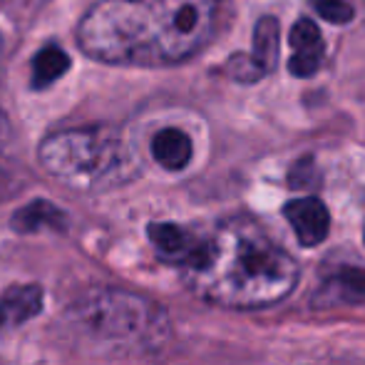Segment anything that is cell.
<instances>
[{"instance_id": "16", "label": "cell", "mask_w": 365, "mask_h": 365, "mask_svg": "<svg viewBox=\"0 0 365 365\" xmlns=\"http://www.w3.org/2000/svg\"><path fill=\"white\" fill-rule=\"evenodd\" d=\"M10 142H13V127H10V120L3 110H0V164H3L5 154L10 149Z\"/></svg>"}, {"instance_id": "9", "label": "cell", "mask_w": 365, "mask_h": 365, "mask_svg": "<svg viewBox=\"0 0 365 365\" xmlns=\"http://www.w3.org/2000/svg\"><path fill=\"white\" fill-rule=\"evenodd\" d=\"M43 311V289L38 284L10 286L0 296V331H10Z\"/></svg>"}, {"instance_id": "1", "label": "cell", "mask_w": 365, "mask_h": 365, "mask_svg": "<svg viewBox=\"0 0 365 365\" xmlns=\"http://www.w3.org/2000/svg\"><path fill=\"white\" fill-rule=\"evenodd\" d=\"M224 20L226 0H97L75 35L97 63L169 68L202 53Z\"/></svg>"}, {"instance_id": "15", "label": "cell", "mask_w": 365, "mask_h": 365, "mask_svg": "<svg viewBox=\"0 0 365 365\" xmlns=\"http://www.w3.org/2000/svg\"><path fill=\"white\" fill-rule=\"evenodd\" d=\"M316 167H313V159L306 157V159H298L296 164H293L291 174H289V184L293 189H303V187H313V182H316Z\"/></svg>"}, {"instance_id": "11", "label": "cell", "mask_w": 365, "mask_h": 365, "mask_svg": "<svg viewBox=\"0 0 365 365\" xmlns=\"http://www.w3.org/2000/svg\"><path fill=\"white\" fill-rule=\"evenodd\" d=\"M279 55H281L279 18L264 15L254 28V48H251L249 58L254 63V68L259 70V75L266 77L279 68Z\"/></svg>"}, {"instance_id": "17", "label": "cell", "mask_w": 365, "mask_h": 365, "mask_svg": "<svg viewBox=\"0 0 365 365\" xmlns=\"http://www.w3.org/2000/svg\"><path fill=\"white\" fill-rule=\"evenodd\" d=\"M326 365H365V358H343V361L326 363Z\"/></svg>"}, {"instance_id": "2", "label": "cell", "mask_w": 365, "mask_h": 365, "mask_svg": "<svg viewBox=\"0 0 365 365\" xmlns=\"http://www.w3.org/2000/svg\"><path fill=\"white\" fill-rule=\"evenodd\" d=\"M298 264L254 219L219 224L182 269L187 289L202 301L236 311H256L286 301L298 286Z\"/></svg>"}, {"instance_id": "10", "label": "cell", "mask_w": 365, "mask_h": 365, "mask_svg": "<svg viewBox=\"0 0 365 365\" xmlns=\"http://www.w3.org/2000/svg\"><path fill=\"white\" fill-rule=\"evenodd\" d=\"M152 157L159 167H164L167 172H182L187 169V164L192 162V140L187 132L177 130V127H164L152 137Z\"/></svg>"}, {"instance_id": "5", "label": "cell", "mask_w": 365, "mask_h": 365, "mask_svg": "<svg viewBox=\"0 0 365 365\" xmlns=\"http://www.w3.org/2000/svg\"><path fill=\"white\" fill-rule=\"evenodd\" d=\"M147 234L159 259L172 266H179V269H187V266L197 259L199 249H202V244H204V236L194 234L187 226L172 224V221L149 224Z\"/></svg>"}, {"instance_id": "6", "label": "cell", "mask_w": 365, "mask_h": 365, "mask_svg": "<svg viewBox=\"0 0 365 365\" xmlns=\"http://www.w3.org/2000/svg\"><path fill=\"white\" fill-rule=\"evenodd\" d=\"M284 217L289 219L293 234H296L301 246H313L323 244L328 239L331 231V214H328L326 204L318 197H301L291 199L284 207Z\"/></svg>"}, {"instance_id": "8", "label": "cell", "mask_w": 365, "mask_h": 365, "mask_svg": "<svg viewBox=\"0 0 365 365\" xmlns=\"http://www.w3.org/2000/svg\"><path fill=\"white\" fill-rule=\"evenodd\" d=\"M316 306H361L365 303V266L341 264L321 281Z\"/></svg>"}, {"instance_id": "14", "label": "cell", "mask_w": 365, "mask_h": 365, "mask_svg": "<svg viewBox=\"0 0 365 365\" xmlns=\"http://www.w3.org/2000/svg\"><path fill=\"white\" fill-rule=\"evenodd\" d=\"M308 3L326 23L346 25L356 18V10H353V5L348 0H308Z\"/></svg>"}, {"instance_id": "4", "label": "cell", "mask_w": 365, "mask_h": 365, "mask_svg": "<svg viewBox=\"0 0 365 365\" xmlns=\"http://www.w3.org/2000/svg\"><path fill=\"white\" fill-rule=\"evenodd\" d=\"M40 167L77 192H105L140 172L137 149L117 127L85 125L58 130L40 142Z\"/></svg>"}, {"instance_id": "18", "label": "cell", "mask_w": 365, "mask_h": 365, "mask_svg": "<svg viewBox=\"0 0 365 365\" xmlns=\"http://www.w3.org/2000/svg\"><path fill=\"white\" fill-rule=\"evenodd\" d=\"M3 50H5V40H3V35H0V55H3Z\"/></svg>"}, {"instance_id": "12", "label": "cell", "mask_w": 365, "mask_h": 365, "mask_svg": "<svg viewBox=\"0 0 365 365\" xmlns=\"http://www.w3.org/2000/svg\"><path fill=\"white\" fill-rule=\"evenodd\" d=\"M13 229L20 234H38V231H63L68 229V217L63 209L45 199L25 204L23 209L13 214Z\"/></svg>"}, {"instance_id": "19", "label": "cell", "mask_w": 365, "mask_h": 365, "mask_svg": "<svg viewBox=\"0 0 365 365\" xmlns=\"http://www.w3.org/2000/svg\"><path fill=\"white\" fill-rule=\"evenodd\" d=\"M363 239H365V231H363Z\"/></svg>"}, {"instance_id": "13", "label": "cell", "mask_w": 365, "mask_h": 365, "mask_svg": "<svg viewBox=\"0 0 365 365\" xmlns=\"http://www.w3.org/2000/svg\"><path fill=\"white\" fill-rule=\"evenodd\" d=\"M70 68V58L60 45H45L33 58V87L45 90L55 80H60Z\"/></svg>"}, {"instance_id": "3", "label": "cell", "mask_w": 365, "mask_h": 365, "mask_svg": "<svg viewBox=\"0 0 365 365\" xmlns=\"http://www.w3.org/2000/svg\"><path fill=\"white\" fill-rule=\"evenodd\" d=\"M65 321L80 341L110 356H152L172 338L169 313L157 301L112 286L77 296Z\"/></svg>"}, {"instance_id": "7", "label": "cell", "mask_w": 365, "mask_h": 365, "mask_svg": "<svg viewBox=\"0 0 365 365\" xmlns=\"http://www.w3.org/2000/svg\"><path fill=\"white\" fill-rule=\"evenodd\" d=\"M289 43L293 48L289 73L293 77H303V80L316 75L323 65V58H326V43H323L318 25L311 18L296 20L289 33Z\"/></svg>"}]
</instances>
